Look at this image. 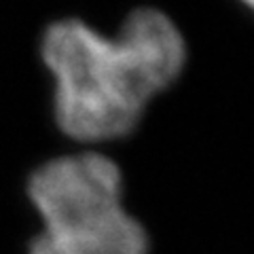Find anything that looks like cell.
<instances>
[{"label": "cell", "instance_id": "cell-3", "mask_svg": "<svg viewBox=\"0 0 254 254\" xmlns=\"http://www.w3.org/2000/svg\"><path fill=\"white\" fill-rule=\"evenodd\" d=\"M242 2H244V4H248V6H250V4H252V0H242Z\"/></svg>", "mask_w": 254, "mask_h": 254}, {"label": "cell", "instance_id": "cell-2", "mask_svg": "<svg viewBox=\"0 0 254 254\" xmlns=\"http://www.w3.org/2000/svg\"><path fill=\"white\" fill-rule=\"evenodd\" d=\"M43 229L30 254H148V235L125 210L123 176L110 157L83 150L41 165L28 182Z\"/></svg>", "mask_w": 254, "mask_h": 254}, {"label": "cell", "instance_id": "cell-1", "mask_svg": "<svg viewBox=\"0 0 254 254\" xmlns=\"http://www.w3.org/2000/svg\"><path fill=\"white\" fill-rule=\"evenodd\" d=\"M41 55L53 76V113L60 129L83 144L127 136L148 102L180 76L187 43L157 9H138L121 32L106 36L81 19L47 28Z\"/></svg>", "mask_w": 254, "mask_h": 254}]
</instances>
